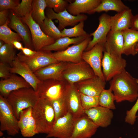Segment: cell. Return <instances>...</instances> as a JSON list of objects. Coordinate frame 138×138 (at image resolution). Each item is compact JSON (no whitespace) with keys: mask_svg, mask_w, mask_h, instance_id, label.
<instances>
[{"mask_svg":"<svg viewBox=\"0 0 138 138\" xmlns=\"http://www.w3.org/2000/svg\"><path fill=\"white\" fill-rule=\"evenodd\" d=\"M32 108H29L21 111L18 120V126L21 134L25 131L28 125L31 115Z\"/></svg>","mask_w":138,"mask_h":138,"instance_id":"38","label":"cell"},{"mask_svg":"<svg viewBox=\"0 0 138 138\" xmlns=\"http://www.w3.org/2000/svg\"><path fill=\"white\" fill-rule=\"evenodd\" d=\"M9 17L8 26L19 35L26 47L32 50L33 48L31 36L28 26L22 21L21 18L11 11Z\"/></svg>","mask_w":138,"mask_h":138,"instance_id":"19","label":"cell"},{"mask_svg":"<svg viewBox=\"0 0 138 138\" xmlns=\"http://www.w3.org/2000/svg\"><path fill=\"white\" fill-rule=\"evenodd\" d=\"M123 45L122 31L110 30L107 35L104 45V51L113 55L122 56Z\"/></svg>","mask_w":138,"mask_h":138,"instance_id":"23","label":"cell"},{"mask_svg":"<svg viewBox=\"0 0 138 138\" xmlns=\"http://www.w3.org/2000/svg\"><path fill=\"white\" fill-rule=\"evenodd\" d=\"M18 120L6 98L0 95V130L8 135L14 136L20 131Z\"/></svg>","mask_w":138,"mask_h":138,"instance_id":"6","label":"cell"},{"mask_svg":"<svg viewBox=\"0 0 138 138\" xmlns=\"http://www.w3.org/2000/svg\"><path fill=\"white\" fill-rule=\"evenodd\" d=\"M15 47L12 43H6L0 48V62L10 66L16 56Z\"/></svg>","mask_w":138,"mask_h":138,"instance_id":"32","label":"cell"},{"mask_svg":"<svg viewBox=\"0 0 138 138\" xmlns=\"http://www.w3.org/2000/svg\"><path fill=\"white\" fill-rule=\"evenodd\" d=\"M101 0H75L68 4L66 10L70 14L77 16L87 13L96 8Z\"/></svg>","mask_w":138,"mask_h":138,"instance_id":"26","label":"cell"},{"mask_svg":"<svg viewBox=\"0 0 138 138\" xmlns=\"http://www.w3.org/2000/svg\"><path fill=\"white\" fill-rule=\"evenodd\" d=\"M40 27L44 34L55 40L62 37L61 31L55 26L52 20L47 16Z\"/></svg>","mask_w":138,"mask_h":138,"instance_id":"31","label":"cell"},{"mask_svg":"<svg viewBox=\"0 0 138 138\" xmlns=\"http://www.w3.org/2000/svg\"><path fill=\"white\" fill-rule=\"evenodd\" d=\"M68 83L65 80L49 79L40 80L36 91L39 98L51 101L64 97Z\"/></svg>","mask_w":138,"mask_h":138,"instance_id":"4","label":"cell"},{"mask_svg":"<svg viewBox=\"0 0 138 138\" xmlns=\"http://www.w3.org/2000/svg\"><path fill=\"white\" fill-rule=\"evenodd\" d=\"M11 66L9 64L0 62V77L2 79L9 77L12 74L10 73Z\"/></svg>","mask_w":138,"mask_h":138,"instance_id":"43","label":"cell"},{"mask_svg":"<svg viewBox=\"0 0 138 138\" xmlns=\"http://www.w3.org/2000/svg\"><path fill=\"white\" fill-rule=\"evenodd\" d=\"M31 114L35 122L37 134H48L55 121V113L51 101L39 98L32 108Z\"/></svg>","mask_w":138,"mask_h":138,"instance_id":"2","label":"cell"},{"mask_svg":"<svg viewBox=\"0 0 138 138\" xmlns=\"http://www.w3.org/2000/svg\"><path fill=\"white\" fill-rule=\"evenodd\" d=\"M6 98L15 116L18 120L21 112L28 108L33 107L39 98L36 92L30 87L13 91Z\"/></svg>","mask_w":138,"mask_h":138,"instance_id":"3","label":"cell"},{"mask_svg":"<svg viewBox=\"0 0 138 138\" xmlns=\"http://www.w3.org/2000/svg\"><path fill=\"white\" fill-rule=\"evenodd\" d=\"M89 37H81L73 38L67 37H62L56 40L53 43L43 47L41 50L50 51H63L68 48L70 45L78 44Z\"/></svg>","mask_w":138,"mask_h":138,"instance_id":"28","label":"cell"},{"mask_svg":"<svg viewBox=\"0 0 138 138\" xmlns=\"http://www.w3.org/2000/svg\"><path fill=\"white\" fill-rule=\"evenodd\" d=\"M19 60L25 64L33 73L50 64L58 62L51 51L41 50L31 56H28L21 52L17 54Z\"/></svg>","mask_w":138,"mask_h":138,"instance_id":"9","label":"cell"},{"mask_svg":"<svg viewBox=\"0 0 138 138\" xmlns=\"http://www.w3.org/2000/svg\"><path fill=\"white\" fill-rule=\"evenodd\" d=\"M21 18L29 27L33 48L35 51L41 50L43 47L55 42V40L47 35L43 32L40 26L33 20L31 14Z\"/></svg>","mask_w":138,"mask_h":138,"instance_id":"8","label":"cell"},{"mask_svg":"<svg viewBox=\"0 0 138 138\" xmlns=\"http://www.w3.org/2000/svg\"><path fill=\"white\" fill-rule=\"evenodd\" d=\"M30 87V85L22 77L15 74H12L8 78L0 81V95L6 98L13 91Z\"/></svg>","mask_w":138,"mask_h":138,"instance_id":"22","label":"cell"},{"mask_svg":"<svg viewBox=\"0 0 138 138\" xmlns=\"http://www.w3.org/2000/svg\"><path fill=\"white\" fill-rule=\"evenodd\" d=\"M67 63L60 62L53 63L40 69L34 73L40 80L49 79L64 80L63 72Z\"/></svg>","mask_w":138,"mask_h":138,"instance_id":"20","label":"cell"},{"mask_svg":"<svg viewBox=\"0 0 138 138\" xmlns=\"http://www.w3.org/2000/svg\"><path fill=\"white\" fill-rule=\"evenodd\" d=\"M37 134L36 131V125L34 120L32 116H30L29 122L24 132L21 134L25 137H32Z\"/></svg>","mask_w":138,"mask_h":138,"instance_id":"41","label":"cell"},{"mask_svg":"<svg viewBox=\"0 0 138 138\" xmlns=\"http://www.w3.org/2000/svg\"><path fill=\"white\" fill-rule=\"evenodd\" d=\"M9 22V18L4 24L0 26V40L6 43H12L14 41L22 40L19 35L12 31L8 26Z\"/></svg>","mask_w":138,"mask_h":138,"instance_id":"30","label":"cell"},{"mask_svg":"<svg viewBox=\"0 0 138 138\" xmlns=\"http://www.w3.org/2000/svg\"><path fill=\"white\" fill-rule=\"evenodd\" d=\"M8 10H4L0 11V26L4 24L8 19Z\"/></svg>","mask_w":138,"mask_h":138,"instance_id":"44","label":"cell"},{"mask_svg":"<svg viewBox=\"0 0 138 138\" xmlns=\"http://www.w3.org/2000/svg\"><path fill=\"white\" fill-rule=\"evenodd\" d=\"M111 17L106 13L103 14L100 16L98 27L95 31L89 34L90 37L93 36V38L89 42L85 51L90 50L97 44L104 45L107 35L111 30Z\"/></svg>","mask_w":138,"mask_h":138,"instance_id":"14","label":"cell"},{"mask_svg":"<svg viewBox=\"0 0 138 138\" xmlns=\"http://www.w3.org/2000/svg\"><path fill=\"white\" fill-rule=\"evenodd\" d=\"M137 119L138 120V116H137Z\"/></svg>","mask_w":138,"mask_h":138,"instance_id":"51","label":"cell"},{"mask_svg":"<svg viewBox=\"0 0 138 138\" xmlns=\"http://www.w3.org/2000/svg\"><path fill=\"white\" fill-rule=\"evenodd\" d=\"M45 13L47 17L52 20L56 19L59 21L58 28L60 31L67 26H74L79 22L86 20L88 17L83 14L74 16L70 14L65 9L59 13H55L51 8H47Z\"/></svg>","mask_w":138,"mask_h":138,"instance_id":"12","label":"cell"},{"mask_svg":"<svg viewBox=\"0 0 138 138\" xmlns=\"http://www.w3.org/2000/svg\"><path fill=\"white\" fill-rule=\"evenodd\" d=\"M7 138H13L11 137L8 136V137H7Z\"/></svg>","mask_w":138,"mask_h":138,"instance_id":"50","label":"cell"},{"mask_svg":"<svg viewBox=\"0 0 138 138\" xmlns=\"http://www.w3.org/2000/svg\"><path fill=\"white\" fill-rule=\"evenodd\" d=\"M110 88L107 89H104L99 96V106L111 110L116 109L114 101H115L113 93Z\"/></svg>","mask_w":138,"mask_h":138,"instance_id":"33","label":"cell"},{"mask_svg":"<svg viewBox=\"0 0 138 138\" xmlns=\"http://www.w3.org/2000/svg\"><path fill=\"white\" fill-rule=\"evenodd\" d=\"M129 8L121 0H101V3L96 8L87 14H91L96 12L110 10L119 13Z\"/></svg>","mask_w":138,"mask_h":138,"instance_id":"27","label":"cell"},{"mask_svg":"<svg viewBox=\"0 0 138 138\" xmlns=\"http://www.w3.org/2000/svg\"><path fill=\"white\" fill-rule=\"evenodd\" d=\"M104 51L103 45L96 44L90 50L84 52L82 59L89 65L96 76L105 80L101 69V61Z\"/></svg>","mask_w":138,"mask_h":138,"instance_id":"13","label":"cell"},{"mask_svg":"<svg viewBox=\"0 0 138 138\" xmlns=\"http://www.w3.org/2000/svg\"><path fill=\"white\" fill-rule=\"evenodd\" d=\"M21 52L24 55L28 56H31L36 54L37 51L33 50L26 47H23L21 50Z\"/></svg>","mask_w":138,"mask_h":138,"instance_id":"45","label":"cell"},{"mask_svg":"<svg viewBox=\"0 0 138 138\" xmlns=\"http://www.w3.org/2000/svg\"><path fill=\"white\" fill-rule=\"evenodd\" d=\"M138 82V79H137ZM138 111V97L135 104L129 110L126 112V115L124 118L125 122L131 125H133L135 122L137 116L136 113Z\"/></svg>","mask_w":138,"mask_h":138,"instance_id":"40","label":"cell"},{"mask_svg":"<svg viewBox=\"0 0 138 138\" xmlns=\"http://www.w3.org/2000/svg\"><path fill=\"white\" fill-rule=\"evenodd\" d=\"M84 113L98 126L102 128L110 125L113 117L112 110L100 106L84 110Z\"/></svg>","mask_w":138,"mask_h":138,"instance_id":"18","label":"cell"},{"mask_svg":"<svg viewBox=\"0 0 138 138\" xmlns=\"http://www.w3.org/2000/svg\"><path fill=\"white\" fill-rule=\"evenodd\" d=\"M80 94L81 105L84 110L99 106V96H91Z\"/></svg>","mask_w":138,"mask_h":138,"instance_id":"37","label":"cell"},{"mask_svg":"<svg viewBox=\"0 0 138 138\" xmlns=\"http://www.w3.org/2000/svg\"><path fill=\"white\" fill-rule=\"evenodd\" d=\"M20 3L19 0H0V11L4 10H12Z\"/></svg>","mask_w":138,"mask_h":138,"instance_id":"42","label":"cell"},{"mask_svg":"<svg viewBox=\"0 0 138 138\" xmlns=\"http://www.w3.org/2000/svg\"><path fill=\"white\" fill-rule=\"evenodd\" d=\"M109 84L117 102L125 101L132 102L137 100V79L133 77L125 69L113 77Z\"/></svg>","mask_w":138,"mask_h":138,"instance_id":"1","label":"cell"},{"mask_svg":"<svg viewBox=\"0 0 138 138\" xmlns=\"http://www.w3.org/2000/svg\"><path fill=\"white\" fill-rule=\"evenodd\" d=\"M51 102L55 113V121L68 112L64 97L54 100Z\"/></svg>","mask_w":138,"mask_h":138,"instance_id":"36","label":"cell"},{"mask_svg":"<svg viewBox=\"0 0 138 138\" xmlns=\"http://www.w3.org/2000/svg\"><path fill=\"white\" fill-rule=\"evenodd\" d=\"M47 8L53 9L56 13H59L64 10L68 5V2L64 0H46Z\"/></svg>","mask_w":138,"mask_h":138,"instance_id":"39","label":"cell"},{"mask_svg":"<svg viewBox=\"0 0 138 138\" xmlns=\"http://www.w3.org/2000/svg\"><path fill=\"white\" fill-rule=\"evenodd\" d=\"M84 21H82L72 28L69 29L64 28L61 31L62 37H89V34L84 30Z\"/></svg>","mask_w":138,"mask_h":138,"instance_id":"34","label":"cell"},{"mask_svg":"<svg viewBox=\"0 0 138 138\" xmlns=\"http://www.w3.org/2000/svg\"><path fill=\"white\" fill-rule=\"evenodd\" d=\"M122 32L124 39L122 54L136 55L138 53V31L129 28Z\"/></svg>","mask_w":138,"mask_h":138,"instance_id":"25","label":"cell"},{"mask_svg":"<svg viewBox=\"0 0 138 138\" xmlns=\"http://www.w3.org/2000/svg\"><path fill=\"white\" fill-rule=\"evenodd\" d=\"M99 127L84 113L75 119L74 126L70 138H90Z\"/></svg>","mask_w":138,"mask_h":138,"instance_id":"15","label":"cell"},{"mask_svg":"<svg viewBox=\"0 0 138 138\" xmlns=\"http://www.w3.org/2000/svg\"><path fill=\"white\" fill-rule=\"evenodd\" d=\"M10 72L11 74H18L21 77L36 91L40 80L29 67L20 61L17 56L11 66Z\"/></svg>","mask_w":138,"mask_h":138,"instance_id":"21","label":"cell"},{"mask_svg":"<svg viewBox=\"0 0 138 138\" xmlns=\"http://www.w3.org/2000/svg\"><path fill=\"white\" fill-rule=\"evenodd\" d=\"M133 16L130 8L111 16V30L122 31L131 28Z\"/></svg>","mask_w":138,"mask_h":138,"instance_id":"24","label":"cell"},{"mask_svg":"<svg viewBox=\"0 0 138 138\" xmlns=\"http://www.w3.org/2000/svg\"><path fill=\"white\" fill-rule=\"evenodd\" d=\"M63 75L64 80L72 85L96 76L89 65L82 60L77 63L67 62Z\"/></svg>","mask_w":138,"mask_h":138,"instance_id":"5","label":"cell"},{"mask_svg":"<svg viewBox=\"0 0 138 138\" xmlns=\"http://www.w3.org/2000/svg\"><path fill=\"white\" fill-rule=\"evenodd\" d=\"M101 61L102 73L106 81H109L124 70L126 65L125 59L122 56L111 54L105 51Z\"/></svg>","mask_w":138,"mask_h":138,"instance_id":"7","label":"cell"},{"mask_svg":"<svg viewBox=\"0 0 138 138\" xmlns=\"http://www.w3.org/2000/svg\"><path fill=\"white\" fill-rule=\"evenodd\" d=\"M106 81L95 76L76 83L74 85L80 93L91 96L98 97L105 89Z\"/></svg>","mask_w":138,"mask_h":138,"instance_id":"17","label":"cell"},{"mask_svg":"<svg viewBox=\"0 0 138 138\" xmlns=\"http://www.w3.org/2000/svg\"><path fill=\"white\" fill-rule=\"evenodd\" d=\"M47 7L46 0H33L31 16L40 26L45 18V10Z\"/></svg>","mask_w":138,"mask_h":138,"instance_id":"29","label":"cell"},{"mask_svg":"<svg viewBox=\"0 0 138 138\" xmlns=\"http://www.w3.org/2000/svg\"><path fill=\"white\" fill-rule=\"evenodd\" d=\"M75 118L69 112L57 119L46 138H70L72 133Z\"/></svg>","mask_w":138,"mask_h":138,"instance_id":"11","label":"cell"},{"mask_svg":"<svg viewBox=\"0 0 138 138\" xmlns=\"http://www.w3.org/2000/svg\"><path fill=\"white\" fill-rule=\"evenodd\" d=\"M32 2V0H22L11 11L21 18L25 17L31 13Z\"/></svg>","mask_w":138,"mask_h":138,"instance_id":"35","label":"cell"},{"mask_svg":"<svg viewBox=\"0 0 138 138\" xmlns=\"http://www.w3.org/2000/svg\"><path fill=\"white\" fill-rule=\"evenodd\" d=\"M64 98L68 112L74 118L79 117L84 114L81 104L80 93L74 84H68Z\"/></svg>","mask_w":138,"mask_h":138,"instance_id":"16","label":"cell"},{"mask_svg":"<svg viewBox=\"0 0 138 138\" xmlns=\"http://www.w3.org/2000/svg\"><path fill=\"white\" fill-rule=\"evenodd\" d=\"M3 131H0V136L1 137L3 135Z\"/></svg>","mask_w":138,"mask_h":138,"instance_id":"49","label":"cell"},{"mask_svg":"<svg viewBox=\"0 0 138 138\" xmlns=\"http://www.w3.org/2000/svg\"><path fill=\"white\" fill-rule=\"evenodd\" d=\"M131 28L138 31V14L134 16Z\"/></svg>","mask_w":138,"mask_h":138,"instance_id":"46","label":"cell"},{"mask_svg":"<svg viewBox=\"0 0 138 138\" xmlns=\"http://www.w3.org/2000/svg\"><path fill=\"white\" fill-rule=\"evenodd\" d=\"M92 40L90 37L80 43L69 47L65 50L52 53L53 56L58 61L77 63L82 61L84 51Z\"/></svg>","mask_w":138,"mask_h":138,"instance_id":"10","label":"cell"},{"mask_svg":"<svg viewBox=\"0 0 138 138\" xmlns=\"http://www.w3.org/2000/svg\"><path fill=\"white\" fill-rule=\"evenodd\" d=\"M5 43L2 40H0V48L2 47Z\"/></svg>","mask_w":138,"mask_h":138,"instance_id":"48","label":"cell"},{"mask_svg":"<svg viewBox=\"0 0 138 138\" xmlns=\"http://www.w3.org/2000/svg\"><path fill=\"white\" fill-rule=\"evenodd\" d=\"M12 44L15 48L18 50H21L23 48L22 44L19 41H14L12 42Z\"/></svg>","mask_w":138,"mask_h":138,"instance_id":"47","label":"cell"}]
</instances>
